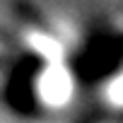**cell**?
Masks as SVG:
<instances>
[{
	"mask_svg": "<svg viewBox=\"0 0 123 123\" xmlns=\"http://www.w3.org/2000/svg\"><path fill=\"white\" fill-rule=\"evenodd\" d=\"M36 94L51 109H60L70 101V97H73V75L68 73V68L60 60H51L41 70V75L36 77Z\"/></svg>",
	"mask_w": 123,
	"mask_h": 123,
	"instance_id": "cell-1",
	"label": "cell"
},
{
	"mask_svg": "<svg viewBox=\"0 0 123 123\" xmlns=\"http://www.w3.org/2000/svg\"><path fill=\"white\" fill-rule=\"evenodd\" d=\"M104 99H106V104H111L113 109H123V70L116 73V75L106 82V87H104Z\"/></svg>",
	"mask_w": 123,
	"mask_h": 123,
	"instance_id": "cell-2",
	"label": "cell"
}]
</instances>
